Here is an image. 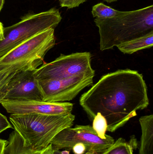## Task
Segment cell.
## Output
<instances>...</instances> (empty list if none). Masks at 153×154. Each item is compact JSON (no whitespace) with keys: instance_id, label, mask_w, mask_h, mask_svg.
Returning <instances> with one entry per match:
<instances>
[{"instance_id":"cell-1","label":"cell","mask_w":153,"mask_h":154,"mask_svg":"<svg viewBox=\"0 0 153 154\" xmlns=\"http://www.w3.org/2000/svg\"><path fill=\"white\" fill-rule=\"evenodd\" d=\"M80 104L91 120L101 113L107 131L113 133L149 106L147 85L138 71L119 69L102 76L81 95Z\"/></svg>"},{"instance_id":"cell-2","label":"cell","mask_w":153,"mask_h":154,"mask_svg":"<svg viewBox=\"0 0 153 154\" xmlns=\"http://www.w3.org/2000/svg\"><path fill=\"white\" fill-rule=\"evenodd\" d=\"M94 21L99 28L101 50L111 49L153 32V5L123 11L122 14L110 19L95 18Z\"/></svg>"},{"instance_id":"cell-3","label":"cell","mask_w":153,"mask_h":154,"mask_svg":"<svg viewBox=\"0 0 153 154\" xmlns=\"http://www.w3.org/2000/svg\"><path fill=\"white\" fill-rule=\"evenodd\" d=\"M75 116L40 114L11 115L10 120L23 143L36 150L47 147L59 132L72 127Z\"/></svg>"},{"instance_id":"cell-4","label":"cell","mask_w":153,"mask_h":154,"mask_svg":"<svg viewBox=\"0 0 153 154\" xmlns=\"http://www.w3.org/2000/svg\"><path fill=\"white\" fill-rule=\"evenodd\" d=\"M62 19L58 9L52 8L39 13L28 14L17 23L4 27L3 39L0 41V58L38 33L54 29Z\"/></svg>"},{"instance_id":"cell-5","label":"cell","mask_w":153,"mask_h":154,"mask_svg":"<svg viewBox=\"0 0 153 154\" xmlns=\"http://www.w3.org/2000/svg\"><path fill=\"white\" fill-rule=\"evenodd\" d=\"M55 45L54 29L44 31L0 58V68L13 67L19 71L35 70L43 64L46 54Z\"/></svg>"},{"instance_id":"cell-6","label":"cell","mask_w":153,"mask_h":154,"mask_svg":"<svg viewBox=\"0 0 153 154\" xmlns=\"http://www.w3.org/2000/svg\"><path fill=\"white\" fill-rule=\"evenodd\" d=\"M91 58L89 52L61 54L54 61L43 64L37 69L36 78L39 81H43L70 78L81 74L95 75V70L91 65Z\"/></svg>"},{"instance_id":"cell-7","label":"cell","mask_w":153,"mask_h":154,"mask_svg":"<svg viewBox=\"0 0 153 154\" xmlns=\"http://www.w3.org/2000/svg\"><path fill=\"white\" fill-rule=\"evenodd\" d=\"M114 142V138L110 136L106 139L101 138L91 126L76 125L74 128L63 129L54 137L50 144L56 150L71 151L74 146H82L89 152L100 154L110 147Z\"/></svg>"},{"instance_id":"cell-8","label":"cell","mask_w":153,"mask_h":154,"mask_svg":"<svg viewBox=\"0 0 153 154\" xmlns=\"http://www.w3.org/2000/svg\"><path fill=\"white\" fill-rule=\"evenodd\" d=\"M94 75L81 74L70 78L39 81L43 100L55 102L70 101L84 88L93 85Z\"/></svg>"},{"instance_id":"cell-9","label":"cell","mask_w":153,"mask_h":154,"mask_svg":"<svg viewBox=\"0 0 153 154\" xmlns=\"http://www.w3.org/2000/svg\"><path fill=\"white\" fill-rule=\"evenodd\" d=\"M1 104L11 115L40 114L65 115L71 114L73 104L69 102H48L44 100H2Z\"/></svg>"},{"instance_id":"cell-10","label":"cell","mask_w":153,"mask_h":154,"mask_svg":"<svg viewBox=\"0 0 153 154\" xmlns=\"http://www.w3.org/2000/svg\"><path fill=\"white\" fill-rule=\"evenodd\" d=\"M36 69L17 71L7 85L3 100H43Z\"/></svg>"},{"instance_id":"cell-11","label":"cell","mask_w":153,"mask_h":154,"mask_svg":"<svg viewBox=\"0 0 153 154\" xmlns=\"http://www.w3.org/2000/svg\"><path fill=\"white\" fill-rule=\"evenodd\" d=\"M56 151L51 144L40 150L33 149L25 145L21 137L14 130L9 136L4 154H56Z\"/></svg>"},{"instance_id":"cell-12","label":"cell","mask_w":153,"mask_h":154,"mask_svg":"<svg viewBox=\"0 0 153 154\" xmlns=\"http://www.w3.org/2000/svg\"><path fill=\"white\" fill-rule=\"evenodd\" d=\"M142 129L139 154H153V115L139 119Z\"/></svg>"},{"instance_id":"cell-13","label":"cell","mask_w":153,"mask_h":154,"mask_svg":"<svg viewBox=\"0 0 153 154\" xmlns=\"http://www.w3.org/2000/svg\"><path fill=\"white\" fill-rule=\"evenodd\" d=\"M153 45V32H152L143 37L122 43L117 47L124 54H132L142 50L150 48Z\"/></svg>"},{"instance_id":"cell-14","label":"cell","mask_w":153,"mask_h":154,"mask_svg":"<svg viewBox=\"0 0 153 154\" xmlns=\"http://www.w3.org/2000/svg\"><path fill=\"white\" fill-rule=\"evenodd\" d=\"M137 147L135 137L131 136L128 142L123 138H119L110 147L100 154H134Z\"/></svg>"},{"instance_id":"cell-15","label":"cell","mask_w":153,"mask_h":154,"mask_svg":"<svg viewBox=\"0 0 153 154\" xmlns=\"http://www.w3.org/2000/svg\"><path fill=\"white\" fill-rule=\"evenodd\" d=\"M92 14L94 18L99 19H107L113 18L122 14L123 11H118L102 3L97 4L93 7Z\"/></svg>"},{"instance_id":"cell-16","label":"cell","mask_w":153,"mask_h":154,"mask_svg":"<svg viewBox=\"0 0 153 154\" xmlns=\"http://www.w3.org/2000/svg\"><path fill=\"white\" fill-rule=\"evenodd\" d=\"M18 71L13 67L0 68V104L4 97L9 81Z\"/></svg>"},{"instance_id":"cell-17","label":"cell","mask_w":153,"mask_h":154,"mask_svg":"<svg viewBox=\"0 0 153 154\" xmlns=\"http://www.w3.org/2000/svg\"><path fill=\"white\" fill-rule=\"evenodd\" d=\"M92 127L102 139H106L109 136L106 134L107 128V120L101 113H97L93 120Z\"/></svg>"},{"instance_id":"cell-18","label":"cell","mask_w":153,"mask_h":154,"mask_svg":"<svg viewBox=\"0 0 153 154\" xmlns=\"http://www.w3.org/2000/svg\"><path fill=\"white\" fill-rule=\"evenodd\" d=\"M60 5L62 7H67L72 9L78 7L80 5L86 2V0H58Z\"/></svg>"},{"instance_id":"cell-19","label":"cell","mask_w":153,"mask_h":154,"mask_svg":"<svg viewBox=\"0 0 153 154\" xmlns=\"http://www.w3.org/2000/svg\"><path fill=\"white\" fill-rule=\"evenodd\" d=\"M13 128V126L8 121L7 117L0 112V134L8 128Z\"/></svg>"},{"instance_id":"cell-20","label":"cell","mask_w":153,"mask_h":154,"mask_svg":"<svg viewBox=\"0 0 153 154\" xmlns=\"http://www.w3.org/2000/svg\"><path fill=\"white\" fill-rule=\"evenodd\" d=\"M7 145V141L0 139V154H4L5 147Z\"/></svg>"},{"instance_id":"cell-21","label":"cell","mask_w":153,"mask_h":154,"mask_svg":"<svg viewBox=\"0 0 153 154\" xmlns=\"http://www.w3.org/2000/svg\"><path fill=\"white\" fill-rule=\"evenodd\" d=\"M3 25L1 22H0V41L2 40L3 39Z\"/></svg>"},{"instance_id":"cell-22","label":"cell","mask_w":153,"mask_h":154,"mask_svg":"<svg viewBox=\"0 0 153 154\" xmlns=\"http://www.w3.org/2000/svg\"><path fill=\"white\" fill-rule=\"evenodd\" d=\"M4 0H0V12L1 11L3 7L4 4Z\"/></svg>"},{"instance_id":"cell-23","label":"cell","mask_w":153,"mask_h":154,"mask_svg":"<svg viewBox=\"0 0 153 154\" xmlns=\"http://www.w3.org/2000/svg\"><path fill=\"white\" fill-rule=\"evenodd\" d=\"M104 2H107L109 3H111L114 2H116L118 0H103Z\"/></svg>"}]
</instances>
